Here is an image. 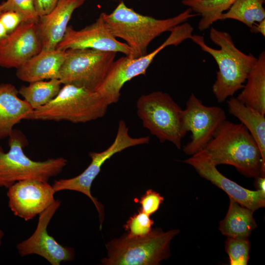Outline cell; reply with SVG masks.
Segmentation results:
<instances>
[{
	"label": "cell",
	"mask_w": 265,
	"mask_h": 265,
	"mask_svg": "<svg viewBox=\"0 0 265 265\" xmlns=\"http://www.w3.org/2000/svg\"><path fill=\"white\" fill-rule=\"evenodd\" d=\"M230 204L225 218L219 223V229L227 237L248 238L257 227L250 209L229 197Z\"/></svg>",
	"instance_id": "22"
},
{
	"label": "cell",
	"mask_w": 265,
	"mask_h": 265,
	"mask_svg": "<svg viewBox=\"0 0 265 265\" xmlns=\"http://www.w3.org/2000/svg\"><path fill=\"white\" fill-rule=\"evenodd\" d=\"M8 34L7 30L0 21V41L5 38Z\"/></svg>",
	"instance_id": "34"
},
{
	"label": "cell",
	"mask_w": 265,
	"mask_h": 265,
	"mask_svg": "<svg viewBox=\"0 0 265 265\" xmlns=\"http://www.w3.org/2000/svg\"><path fill=\"white\" fill-rule=\"evenodd\" d=\"M18 90L11 83L0 84V140L8 137L14 127L26 119L33 108L20 99Z\"/></svg>",
	"instance_id": "19"
},
{
	"label": "cell",
	"mask_w": 265,
	"mask_h": 265,
	"mask_svg": "<svg viewBox=\"0 0 265 265\" xmlns=\"http://www.w3.org/2000/svg\"><path fill=\"white\" fill-rule=\"evenodd\" d=\"M137 114L143 126L160 142L169 141L180 149L185 136L181 126L182 109L167 93L154 91L136 102Z\"/></svg>",
	"instance_id": "7"
},
{
	"label": "cell",
	"mask_w": 265,
	"mask_h": 265,
	"mask_svg": "<svg viewBox=\"0 0 265 265\" xmlns=\"http://www.w3.org/2000/svg\"><path fill=\"white\" fill-rule=\"evenodd\" d=\"M255 186L257 189L265 193V176H259L255 178Z\"/></svg>",
	"instance_id": "33"
},
{
	"label": "cell",
	"mask_w": 265,
	"mask_h": 265,
	"mask_svg": "<svg viewBox=\"0 0 265 265\" xmlns=\"http://www.w3.org/2000/svg\"><path fill=\"white\" fill-rule=\"evenodd\" d=\"M8 142V151L4 152L0 146V187L8 188L17 182L29 179L48 182L60 174L67 164L63 157L43 161L30 159L24 151L28 142L20 130L14 129Z\"/></svg>",
	"instance_id": "5"
},
{
	"label": "cell",
	"mask_w": 265,
	"mask_h": 265,
	"mask_svg": "<svg viewBox=\"0 0 265 265\" xmlns=\"http://www.w3.org/2000/svg\"><path fill=\"white\" fill-rule=\"evenodd\" d=\"M210 37L219 49L208 46L201 35H192L190 39L202 51L211 55L217 64L218 71L212 91L217 102L221 103L228 98L233 97L236 92L243 88L257 58L238 49L231 35L226 31L212 27Z\"/></svg>",
	"instance_id": "1"
},
{
	"label": "cell",
	"mask_w": 265,
	"mask_h": 265,
	"mask_svg": "<svg viewBox=\"0 0 265 265\" xmlns=\"http://www.w3.org/2000/svg\"><path fill=\"white\" fill-rule=\"evenodd\" d=\"M179 232L157 228L144 237L129 238L126 234L106 245L108 257L101 262L106 265H159L169 256L170 242Z\"/></svg>",
	"instance_id": "6"
},
{
	"label": "cell",
	"mask_w": 265,
	"mask_h": 265,
	"mask_svg": "<svg viewBox=\"0 0 265 265\" xmlns=\"http://www.w3.org/2000/svg\"><path fill=\"white\" fill-rule=\"evenodd\" d=\"M245 83L236 98L245 105L265 114V51L257 58Z\"/></svg>",
	"instance_id": "21"
},
{
	"label": "cell",
	"mask_w": 265,
	"mask_h": 265,
	"mask_svg": "<svg viewBox=\"0 0 265 265\" xmlns=\"http://www.w3.org/2000/svg\"><path fill=\"white\" fill-rule=\"evenodd\" d=\"M116 55L114 52L69 49L59 71L62 84H72L97 91L110 71Z\"/></svg>",
	"instance_id": "10"
},
{
	"label": "cell",
	"mask_w": 265,
	"mask_h": 265,
	"mask_svg": "<svg viewBox=\"0 0 265 265\" xmlns=\"http://www.w3.org/2000/svg\"><path fill=\"white\" fill-rule=\"evenodd\" d=\"M85 0H59L48 14L39 17L36 24L42 50H54L62 39L74 11Z\"/></svg>",
	"instance_id": "17"
},
{
	"label": "cell",
	"mask_w": 265,
	"mask_h": 265,
	"mask_svg": "<svg viewBox=\"0 0 265 265\" xmlns=\"http://www.w3.org/2000/svg\"><path fill=\"white\" fill-rule=\"evenodd\" d=\"M204 150L216 166L232 165L247 177L265 176L258 146L241 123L226 120Z\"/></svg>",
	"instance_id": "2"
},
{
	"label": "cell",
	"mask_w": 265,
	"mask_h": 265,
	"mask_svg": "<svg viewBox=\"0 0 265 265\" xmlns=\"http://www.w3.org/2000/svg\"><path fill=\"white\" fill-rule=\"evenodd\" d=\"M184 162L192 166L201 177L223 190L240 205L253 212L265 207V193L245 188L222 175L204 149Z\"/></svg>",
	"instance_id": "15"
},
{
	"label": "cell",
	"mask_w": 265,
	"mask_h": 265,
	"mask_svg": "<svg viewBox=\"0 0 265 265\" xmlns=\"http://www.w3.org/2000/svg\"><path fill=\"white\" fill-rule=\"evenodd\" d=\"M250 31L254 33H261L264 37H265V19L259 22L256 26H253L250 28Z\"/></svg>",
	"instance_id": "32"
},
{
	"label": "cell",
	"mask_w": 265,
	"mask_h": 265,
	"mask_svg": "<svg viewBox=\"0 0 265 265\" xmlns=\"http://www.w3.org/2000/svg\"><path fill=\"white\" fill-rule=\"evenodd\" d=\"M193 27L188 23L180 24L170 30L168 38L149 53L135 58L127 56L114 61L103 83L97 90L111 105L117 103L120 91L126 82L140 75H144L155 56L168 46H177L192 36Z\"/></svg>",
	"instance_id": "8"
},
{
	"label": "cell",
	"mask_w": 265,
	"mask_h": 265,
	"mask_svg": "<svg viewBox=\"0 0 265 265\" xmlns=\"http://www.w3.org/2000/svg\"><path fill=\"white\" fill-rule=\"evenodd\" d=\"M164 198L151 189L147 190L139 200V210L149 216L156 212L163 203Z\"/></svg>",
	"instance_id": "29"
},
{
	"label": "cell",
	"mask_w": 265,
	"mask_h": 265,
	"mask_svg": "<svg viewBox=\"0 0 265 265\" xmlns=\"http://www.w3.org/2000/svg\"><path fill=\"white\" fill-rule=\"evenodd\" d=\"M154 221L150 216L139 210L138 213L131 216L124 229L128 232L126 235L129 238L144 237L152 231Z\"/></svg>",
	"instance_id": "28"
},
{
	"label": "cell",
	"mask_w": 265,
	"mask_h": 265,
	"mask_svg": "<svg viewBox=\"0 0 265 265\" xmlns=\"http://www.w3.org/2000/svg\"><path fill=\"white\" fill-rule=\"evenodd\" d=\"M61 201L55 199L53 203L39 214L38 223L33 233L27 239L17 244L19 254L24 257L37 255L52 265H60L62 262L72 261L75 257L73 248L64 246L50 236L47 227L61 205Z\"/></svg>",
	"instance_id": "12"
},
{
	"label": "cell",
	"mask_w": 265,
	"mask_h": 265,
	"mask_svg": "<svg viewBox=\"0 0 265 265\" xmlns=\"http://www.w3.org/2000/svg\"><path fill=\"white\" fill-rule=\"evenodd\" d=\"M149 141V136L132 137L125 121L120 120L115 138L110 146L101 152H89L91 161L88 167L76 177L54 181L52 185L53 188L55 192L65 190H73L81 192L89 197L98 212L101 229L104 218V208L91 194V187L93 181L99 174L103 164L114 155L131 147L148 144Z\"/></svg>",
	"instance_id": "9"
},
{
	"label": "cell",
	"mask_w": 265,
	"mask_h": 265,
	"mask_svg": "<svg viewBox=\"0 0 265 265\" xmlns=\"http://www.w3.org/2000/svg\"><path fill=\"white\" fill-rule=\"evenodd\" d=\"M109 105L97 91L64 84L53 100L33 110L26 120L86 123L104 117Z\"/></svg>",
	"instance_id": "4"
},
{
	"label": "cell",
	"mask_w": 265,
	"mask_h": 265,
	"mask_svg": "<svg viewBox=\"0 0 265 265\" xmlns=\"http://www.w3.org/2000/svg\"><path fill=\"white\" fill-rule=\"evenodd\" d=\"M42 50L36 24L22 22L0 41V66L17 69Z\"/></svg>",
	"instance_id": "16"
},
{
	"label": "cell",
	"mask_w": 265,
	"mask_h": 265,
	"mask_svg": "<svg viewBox=\"0 0 265 265\" xmlns=\"http://www.w3.org/2000/svg\"><path fill=\"white\" fill-rule=\"evenodd\" d=\"M8 206L13 214L25 221L33 219L54 201L55 191L48 182L29 179L8 188Z\"/></svg>",
	"instance_id": "14"
},
{
	"label": "cell",
	"mask_w": 265,
	"mask_h": 265,
	"mask_svg": "<svg viewBox=\"0 0 265 265\" xmlns=\"http://www.w3.org/2000/svg\"><path fill=\"white\" fill-rule=\"evenodd\" d=\"M226 120L225 112L221 107L206 106L191 93L181 114L183 133L186 135L191 132V140L184 146V152L191 156L205 149Z\"/></svg>",
	"instance_id": "11"
},
{
	"label": "cell",
	"mask_w": 265,
	"mask_h": 265,
	"mask_svg": "<svg viewBox=\"0 0 265 265\" xmlns=\"http://www.w3.org/2000/svg\"><path fill=\"white\" fill-rule=\"evenodd\" d=\"M229 112L237 118L251 134L260 149L263 166L265 168V114L245 105L236 97L227 101Z\"/></svg>",
	"instance_id": "20"
},
{
	"label": "cell",
	"mask_w": 265,
	"mask_h": 265,
	"mask_svg": "<svg viewBox=\"0 0 265 265\" xmlns=\"http://www.w3.org/2000/svg\"><path fill=\"white\" fill-rule=\"evenodd\" d=\"M265 0H237L228 11L223 13L220 20L234 19L251 28L255 22L265 19L263 6Z\"/></svg>",
	"instance_id": "25"
},
{
	"label": "cell",
	"mask_w": 265,
	"mask_h": 265,
	"mask_svg": "<svg viewBox=\"0 0 265 265\" xmlns=\"http://www.w3.org/2000/svg\"><path fill=\"white\" fill-rule=\"evenodd\" d=\"M4 232L2 229L0 228V248L2 244V240L4 237Z\"/></svg>",
	"instance_id": "35"
},
{
	"label": "cell",
	"mask_w": 265,
	"mask_h": 265,
	"mask_svg": "<svg viewBox=\"0 0 265 265\" xmlns=\"http://www.w3.org/2000/svg\"><path fill=\"white\" fill-rule=\"evenodd\" d=\"M250 249L248 238L227 237L225 242V250L231 265H247Z\"/></svg>",
	"instance_id": "26"
},
{
	"label": "cell",
	"mask_w": 265,
	"mask_h": 265,
	"mask_svg": "<svg viewBox=\"0 0 265 265\" xmlns=\"http://www.w3.org/2000/svg\"><path fill=\"white\" fill-rule=\"evenodd\" d=\"M61 85L60 80L56 79L38 80L30 82L27 86H22L18 92L34 110L53 100L59 93Z\"/></svg>",
	"instance_id": "23"
},
{
	"label": "cell",
	"mask_w": 265,
	"mask_h": 265,
	"mask_svg": "<svg viewBox=\"0 0 265 265\" xmlns=\"http://www.w3.org/2000/svg\"><path fill=\"white\" fill-rule=\"evenodd\" d=\"M58 1L59 0H35V7L39 17L50 12Z\"/></svg>",
	"instance_id": "31"
},
{
	"label": "cell",
	"mask_w": 265,
	"mask_h": 265,
	"mask_svg": "<svg viewBox=\"0 0 265 265\" xmlns=\"http://www.w3.org/2000/svg\"><path fill=\"white\" fill-rule=\"evenodd\" d=\"M0 21L8 34L13 31L23 22L21 17L12 11L2 12L0 15Z\"/></svg>",
	"instance_id": "30"
},
{
	"label": "cell",
	"mask_w": 265,
	"mask_h": 265,
	"mask_svg": "<svg viewBox=\"0 0 265 265\" xmlns=\"http://www.w3.org/2000/svg\"><path fill=\"white\" fill-rule=\"evenodd\" d=\"M192 11L188 8L175 17L157 19L136 12L122 1L112 13L102 14L114 35L125 41L131 49V58H135L146 54L149 44L159 35L199 15Z\"/></svg>",
	"instance_id": "3"
},
{
	"label": "cell",
	"mask_w": 265,
	"mask_h": 265,
	"mask_svg": "<svg viewBox=\"0 0 265 265\" xmlns=\"http://www.w3.org/2000/svg\"><path fill=\"white\" fill-rule=\"evenodd\" d=\"M2 12V11H1V9H0V14H1Z\"/></svg>",
	"instance_id": "36"
},
{
	"label": "cell",
	"mask_w": 265,
	"mask_h": 265,
	"mask_svg": "<svg viewBox=\"0 0 265 265\" xmlns=\"http://www.w3.org/2000/svg\"><path fill=\"white\" fill-rule=\"evenodd\" d=\"M86 49L122 53L130 58L132 54L131 49L126 43L116 39L102 13L94 23L80 30L68 26L56 48L64 51Z\"/></svg>",
	"instance_id": "13"
},
{
	"label": "cell",
	"mask_w": 265,
	"mask_h": 265,
	"mask_svg": "<svg viewBox=\"0 0 265 265\" xmlns=\"http://www.w3.org/2000/svg\"><path fill=\"white\" fill-rule=\"evenodd\" d=\"M65 56L64 50H42L17 69L16 76L19 80L29 83L59 79L60 69Z\"/></svg>",
	"instance_id": "18"
},
{
	"label": "cell",
	"mask_w": 265,
	"mask_h": 265,
	"mask_svg": "<svg viewBox=\"0 0 265 265\" xmlns=\"http://www.w3.org/2000/svg\"><path fill=\"white\" fill-rule=\"evenodd\" d=\"M237 0H182V3L201 16L198 23L200 31L206 30L219 20L223 12Z\"/></svg>",
	"instance_id": "24"
},
{
	"label": "cell",
	"mask_w": 265,
	"mask_h": 265,
	"mask_svg": "<svg viewBox=\"0 0 265 265\" xmlns=\"http://www.w3.org/2000/svg\"><path fill=\"white\" fill-rule=\"evenodd\" d=\"M35 0H6L0 4L2 12L12 11L18 13L25 23L37 24L38 16L34 5Z\"/></svg>",
	"instance_id": "27"
}]
</instances>
